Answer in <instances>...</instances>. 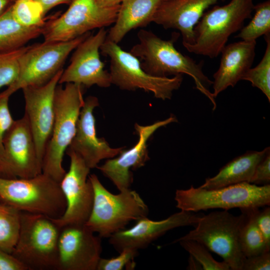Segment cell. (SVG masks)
Wrapping results in <instances>:
<instances>
[{
    "mask_svg": "<svg viewBox=\"0 0 270 270\" xmlns=\"http://www.w3.org/2000/svg\"><path fill=\"white\" fill-rule=\"evenodd\" d=\"M138 37L139 42L129 52L138 58L146 72L158 77L189 75L194 79L196 88L210 100L213 110L216 108L215 98L208 88L213 82L203 72V62L197 64L175 48L174 42L178 38L176 34L169 40H164L151 31L140 30Z\"/></svg>",
    "mask_w": 270,
    "mask_h": 270,
    "instance_id": "cell-1",
    "label": "cell"
},
{
    "mask_svg": "<svg viewBox=\"0 0 270 270\" xmlns=\"http://www.w3.org/2000/svg\"><path fill=\"white\" fill-rule=\"evenodd\" d=\"M85 87L74 83L56 86L54 96L55 116L52 132L42 160V172L60 182L66 171L64 152L74 138L84 106Z\"/></svg>",
    "mask_w": 270,
    "mask_h": 270,
    "instance_id": "cell-2",
    "label": "cell"
},
{
    "mask_svg": "<svg viewBox=\"0 0 270 270\" xmlns=\"http://www.w3.org/2000/svg\"><path fill=\"white\" fill-rule=\"evenodd\" d=\"M92 186L93 204L86 226L101 238H109L130 222L147 217L148 208L135 190L114 194L102 184L95 174L88 176Z\"/></svg>",
    "mask_w": 270,
    "mask_h": 270,
    "instance_id": "cell-3",
    "label": "cell"
},
{
    "mask_svg": "<svg viewBox=\"0 0 270 270\" xmlns=\"http://www.w3.org/2000/svg\"><path fill=\"white\" fill-rule=\"evenodd\" d=\"M253 0H231L204 12L194 28L191 44H183L188 52L213 58L226 46L230 36L240 30L254 10Z\"/></svg>",
    "mask_w": 270,
    "mask_h": 270,
    "instance_id": "cell-4",
    "label": "cell"
},
{
    "mask_svg": "<svg viewBox=\"0 0 270 270\" xmlns=\"http://www.w3.org/2000/svg\"><path fill=\"white\" fill-rule=\"evenodd\" d=\"M0 200L20 210L58 218L66 202L60 182L41 172L30 178L0 176Z\"/></svg>",
    "mask_w": 270,
    "mask_h": 270,
    "instance_id": "cell-5",
    "label": "cell"
},
{
    "mask_svg": "<svg viewBox=\"0 0 270 270\" xmlns=\"http://www.w3.org/2000/svg\"><path fill=\"white\" fill-rule=\"evenodd\" d=\"M61 228L45 215L21 212L20 227L12 254L28 270H57Z\"/></svg>",
    "mask_w": 270,
    "mask_h": 270,
    "instance_id": "cell-6",
    "label": "cell"
},
{
    "mask_svg": "<svg viewBox=\"0 0 270 270\" xmlns=\"http://www.w3.org/2000/svg\"><path fill=\"white\" fill-rule=\"evenodd\" d=\"M174 200L180 210L194 212L212 208H262L270 204V184L244 182L211 190L192 185L186 190H177Z\"/></svg>",
    "mask_w": 270,
    "mask_h": 270,
    "instance_id": "cell-7",
    "label": "cell"
},
{
    "mask_svg": "<svg viewBox=\"0 0 270 270\" xmlns=\"http://www.w3.org/2000/svg\"><path fill=\"white\" fill-rule=\"evenodd\" d=\"M244 218L242 212L234 216L228 210L202 214L194 228L174 240H192L220 256L232 270H242L246 257L240 244L239 232Z\"/></svg>",
    "mask_w": 270,
    "mask_h": 270,
    "instance_id": "cell-8",
    "label": "cell"
},
{
    "mask_svg": "<svg viewBox=\"0 0 270 270\" xmlns=\"http://www.w3.org/2000/svg\"><path fill=\"white\" fill-rule=\"evenodd\" d=\"M102 54L110 60V74L112 84L122 90H142L152 92L162 100H170L174 91L180 86L182 74L172 78L152 76L142 68L140 60L118 45L106 39L100 46Z\"/></svg>",
    "mask_w": 270,
    "mask_h": 270,
    "instance_id": "cell-9",
    "label": "cell"
},
{
    "mask_svg": "<svg viewBox=\"0 0 270 270\" xmlns=\"http://www.w3.org/2000/svg\"><path fill=\"white\" fill-rule=\"evenodd\" d=\"M90 34L88 32L68 41L44 42L28 46L20 58L17 78L2 92L10 96L24 88L46 84L62 69L71 52Z\"/></svg>",
    "mask_w": 270,
    "mask_h": 270,
    "instance_id": "cell-10",
    "label": "cell"
},
{
    "mask_svg": "<svg viewBox=\"0 0 270 270\" xmlns=\"http://www.w3.org/2000/svg\"><path fill=\"white\" fill-rule=\"evenodd\" d=\"M120 5L109 7L97 0H72L66 12L46 22L42 33L44 42L68 41L94 29L112 25Z\"/></svg>",
    "mask_w": 270,
    "mask_h": 270,
    "instance_id": "cell-11",
    "label": "cell"
},
{
    "mask_svg": "<svg viewBox=\"0 0 270 270\" xmlns=\"http://www.w3.org/2000/svg\"><path fill=\"white\" fill-rule=\"evenodd\" d=\"M0 176L30 178L42 172L36 146L26 116L14 120L3 138Z\"/></svg>",
    "mask_w": 270,
    "mask_h": 270,
    "instance_id": "cell-12",
    "label": "cell"
},
{
    "mask_svg": "<svg viewBox=\"0 0 270 270\" xmlns=\"http://www.w3.org/2000/svg\"><path fill=\"white\" fill-rule=\"evenodd\" d=\"M70 165L60 182L66 202L63 214L53 218L60 227L72 224H86L92 206L94 192L88 178L90 168L83 160L72 150L67 149Z\"/></svg>",
    "mask_w": 270,
    "mask_h": 270,
    "instance_id": "cell-13",
    "label": "cell"
},
{
    "mask_svg": "<svg viewBox=\"0 0 270 270\" xmlns=\"http://www.w3.org/2000/svg\"><path fill=\"white\" fill-rule=\"evenodd\" d=\"M86 224L61 227L57 270H96L102 252L101 237Z\"/></svg>",
    "mask_w": 270,
    "mask_h": 270,
    "instance_id": "cell-14",
    "label": "cell"
},
{
    "mask_svg": "<svg viewBox=\"0 0 270 270\" xmlns=\"http://www.w3.org/2000/svg\"><path fill=\"white\" fill-rule=\"evenodd\" d=\"M107 36L104 28L90 35L75 48L70 63L60 76L58 84L74 83L85 88L96 85L108 88L112 84L110 72L104 70L100 50Z\"/></svg>",
    "mask_w": 270,
    "mask_h": 270,
    "instance_id": "cell-15",
    "label": "cell"
},
{
    "mask_svg": "<svg viewBox=\"0 0 270 270\" xmlns=\"http://www.w3.org/2000/svg\"><path fill=\"white\" fill-rule=\"evenodd\" d=\"M63 70H60L43 86L22 89L25 102L24 114L28 118L42 166L54 124L55 90Z\"/></svg>",
    "mask_w": 270,
    "mask_h": 270,
    "instance_id": "cell-16",
    "label": "cell"
},
{
    "mask_svg": "<svg viewBox=\"0 0 270 270\" xmlns=\"http://www.w3.org/2000/svg\"><path fill=\"white\" fill-rule=\"evenodd\" d=\"M177 122L176 116L172 114L166 120L148 126L136 123L134 129L138 136L136 144L129 150H124L118 157L108 159L96 168L113 182L120 192L130 189L133 181L131 170H136L144 166L150 159L147 144L150 138L158 128Z\"/></svg>",
    "mask_w": 270,
    "mask_h": 270,
    "instance_id": "cell-17",
    "label": "cell"
},
{
    "mask_svg": "<svg viewBox=\"0 0 270 270\" xmlns=\"http://www.w3.org/2000/svg\"><path fill=\"white\" fill-rule=\"evenodd\" d=\"M202 214L180 210L161 220L148 217L137 220L130 228L120 230L109 237V242L118 252L126 248L136 250L146 248L168 231L180 226H194Z\"/></svg>",
    "mask_w": 270,
    "mask_h": 270,
    "instance_id": "cell-18",
    "label": "cell"
},
{
    "mask_svg": "<svg viewBox=\"0 0 270 270\" xmlns=\"http://www.w3.org/2000/svg\"><path fill=\"white\" fill-rule=\"evenodd\" d=\"M98 106V100L96 96H88L84 100L75 136L67 148L78 154L90 169L96 168L104 159L114 158L125 148H111L104 138L97 136L93 112Z\"/></svg>",
    "mask_w": 270,
    "mask_h": 270,
    "instance_id": "cell-19",
    "label": "cell"
},
{
    "mask_svg": "<svg viewBox=\"0 0 270 270\" xmlns=\"http://www.w3.org/2000/svg\"><path fill=\"white\" fill-rule=\"evenodd\" d=\"M225 0H164L156 10L152 22L164 28L179 30L182 44L194 42V28L204 11L218 1Z\"/></svg>",
    "mask_w": 270,
    "mask_h": 270,
    "instance_id": "cell-20",
    "label": "cell"
},
{
    "mask_svg": "<svg viewBox=\"0 0 270 270\" xmlns=\"http://www.w3.org/2000/svg\"><path fill=\"white\" fill-rule=\"evenodd\" d=\"M256 41L242 40L226 46L220 54L219 68L214 74L213 96L229 86L234 87L252 67L255 56Z\"/></svg>",
    "mask_w": 270,
    "mask_h": 270,
    "instance_id": "cell-21",
    "label": "cell"
},
{
    "mask_svg": "<svg viewBox=\"0 0 270 270\" xmlns=\"http://www.w3.org/2000/svg\"><path fill=\"white\" fill-rule=\"evenodd\" d=\"M164 0H122L106 39L118 44L133 29L147 26Z\"/></svg>",
    "mask_w": 270,
    "mask_h": 270,
    "instance_id": "cell-22",
    "label": "cell"
},
{
    "mask_svg": "<svg viewBox=\"0 0 270 270\" xmlns=\"http://www.w3.org/2000/svg\"><path fill=\"white\" fill-rule=\"evenodd\" d=\"M270 152V147L262 151H248L221 168L218 172L208 178L200 187L216 189L241 182H250L258 164Z\"/></svg>",
    "mask_w": 270,
    "mask_h": 270,
    "instance_id": "cell-23",
    "label": "cell"
},
{
    "mask_svg": "<svg viewBox=\"0 0 270 270\" xmlns=\"http://www.w3.org/2000/svg\"><path fill=\"white\" fill-rule=\"evenodd\" d=\"M11 6L0 16V53L22 48L42 33L44 26L26 27L17 22Z\"/></svg>",
    "mask_w": 270,
    "mask_h": 270,
    "instance_id": "cell-24",
    "label": "cell"
},
{
    "mask_svg": "<svg viewBox=\"0 0 270 270\" xmlns=\"http://www.w3.org/2000/svg\"><path fill=\"white\" fill-rule=\"evenodd\" d=\"M254 208L240 210L244 214V218L240 229L239 241L246 258L270 251V246L266 244L255 221Z\"/></svg>",
    "mask_w": 270,
    "mask_h": 270,
    "instance_id": "cell-25",
    "label": "cell"
},
{
    "mask_svg": "<svg viewBox=\"0 0 270 270\" xmlns=\"http://www.w3.org/2000/svg\"><path fill=\"white\" fill-rule=\"evenodd\" d=\"M20 212L0 200V248L12 254L20 227Z\"/></svg>",
    "mask_w": 270,
    "mask_h": 270,
    "instance_id": "cell-26",
    "label": "cell"
},
{
    "mask_svg": "<svg viewBox=\"0 0 270 270\" xmlns=\"http://www.w3.org/2000/svg\"><path fill=\"white\" fill-rule=\"evenodd\" d=\"M255 12L250 22L240 29L236 36L242 40L256 41L262 36L270 33V0L254 6Z\"/></svg>",
    "mask_w": 270,
    "mask_h": 270,
    "instance_id": "cell-27",
    "label": "cell"
},
{
    "mask_svg": "<svg viewBox=\"0 0 270 270\" xmlns=\"http://www.w3.org/2000/svg\"><path fill=\"white\" fill-rule=\"evenodd\" d=\"M12 12L15 20L26 27L44 26V9L36 0H16L11 6Z\"/></svg>",
    "mask_w": 270,
    "mask_h": 270,
    "instance_id": "cell-28",
    "label": "cell"
},
{
    "mask_svg": "<svg viewBox=\"0 0 270 270\" xmlns=\"http://www.w3.org/2000/svg\"><path fill=\"white\" fill-rule=\"evenodd\" d=\"M266 47L264 55L258 64L250 68L244 74L242 80L251 82L260 89L270 102V34L264 36Z\"/></svg>",
    "mask_w": 270,
    "mask_h": 270,
    "instance_id": "cell-29",
    "label": "cell"
},
{
    "mask_svg": "<svg viewBox=\"0 0 270 270\" xmlns=\"http://www.w3.org/2000/svg\"><path fill=\"white\" fill-rule=\"evenodd\" d=\"M180 245L201 264L204 270H230L229 266L224 261H216L209 250L202 244L192 240H180Z\"/></svg>",
    "mask_w": 270,
    "mask_h": 270,
    "instance_id": "cell-30",
    "label": "cell"
},
{
    "mask_svg": "<svg viewBox=\"0 0 270 270\" xmlns=\"http://www.w3.org/2000/svg\"><path fill=\"white\" fill-rule=\"evenodd\" d=\"M28 46L0 53V88L12 84L19 73V60Z\"/></svg>",
    "mask_w": 270,
    "mask_h": 270,
    "instance_id": "cell-31",
    "label": "cell"
},
{
    "mask_svg": "<svg viewBox=\"0 0 270 270\" xmlns=\"http://www.w3.org/2000/svg\"><path fill=\"white\" fill-rule=\"evenodd\" d=\"M119 254L118 256L111 258H100L96 270H122L125 267L130 270L134 268L135 263L133 260L138 255V250L126 248Z\"/></svg>",
    "mask_w": 270,
    "mask_h": 270,
    "instance_id": "cell-32",
    "label": "cell"
},
{
    "mask_svg": "<svg viewBox=\"0 0 270 270\" xmlns=\"http://www.w3.org/2000/svg\"><path fill=\"white\" fill-rule=\"evenodd\" d=\"M9 98L2 92L0 93V160L4 152V136L14 122L8 108Z\"/></svg>",
    "mask_w": 270,
    "mask_h": 270,
    "instance_id": "cell-33",
    "label": "cell"
},
{
    "mask_svg": "<svg viewBox=\"0 0 270 270\" xmlns=\"http://www.w3.org/2000/svg\"><path fill=\"white\" fill-rule=\"evenodd\" d=\"M260 208H254V217L266 244L270 246V208L269 206Z\"/></svg>",
    "mask_w": 270,
    "mask_h": 270,
    "instance_id": "cell-34",
    "label": "cell"
},
{
    "mask_svg": "<svg viewBox=\"0 0 270 270\" xmlns=\"http://www.w3.org/2000/svg\"><path fill=\"white\" fill-rule=\"evenodd\" d=\"M270 182V152L256 166L250 183L258 184H268Z\"/></svg>",
    "mask_w": 270,
    "mask_h": 270,
    "instance_id": "cell-35",
    "label": "cell"
},
{
    "mask_svg": "<svg viewBox=\"0 0 270 270\" xmlns=\"http://www.w3.org/2000/svg\"><path fill=\"white\" fill-rule=\"evenodd\" d=\"M270 251L246 258L242 270H270Z\"/></svg>",
    "mask_w": 270,
    "mask_h": 270,
    "instance_id": "cell-36",
    "label": "cell"
},
{
    "mask_svg": "<svg viewBox=\"0 0 270 270\" xmlns=\"http://www.w3.org/2000/svg\"><path fill=\"white\" fill-rule=\"evenodd\" d=\"M0 270H28V268L12 254L0 248Z\"/></svg>",
    "mask_w": 270,
    "mask_h": 270,
    "instance_id": "cell-37",
    "label": "cell"
},
{
    "mask_svg": "<svg viewBox=\"0 0 270 270\" xmlns=\"http://www.w3.org/2000/svg\"><path fill=\"white\" fill-rule=\"evenodd\" d=\"M43 8L44 14L52 8L62 4L70 3L72 0H36Z\"/></svg>",
    "mask_w": 270,
    "mask_h": 270,
    "instance_id": "cell-38",
    "label": "cell"
},
{
    "mask_svg": "<svg viewBox=\"0 0 270 270\" xmlns=\"http://www.w3.org/2000/svg\"><path fill=\"white\" fill-rule=\"evenodd\" d=\"M186 269L188 270H202V268L197 260H196L192 256L190 255Z\"/></svg>",
    "mask_w": 270,
    "mask_h": 270,
    "instance_id": "cell-39",
    "label": "cell"
},
{
    "mask_svg": "<svg viewBox=\"0 0 270 270\" xmlns=\"http://www.w3.org/2000/svg\"><path fill=\"white\" fill-rule=\"evenodd\" d=\"M122 0H97L102 6H114L120 5Z\"/></svg>",
    "mask_w": 270,
    "mask_h": 270,
    "instance_id": "cell-40",
    "label": "cell"
},
{
    "mask_svg": "<svg viewBox=\"0 0 270 270\" xmlns=\"http://www.w3.org/2000/svg\"><path fill=\"white\" fill-rule=\"evenodd\" d=\"M12 4V0H0V16Z\"/></svg>",
    "mask_w": 270,
    "mask_h": 270,
    "instance_id": "cell-41",
    "label": "cell"
},
{
    "mask_svg": "<svg viewBox=\"0 0 270 270\" xmlns=\"http://www.w3.org/2000/svg\"></svg>",
    "mask_w": 270,
    "mask_h": 270,
    "instance_id": "cell-42",
    "label": "cell"
}]
</instances>
